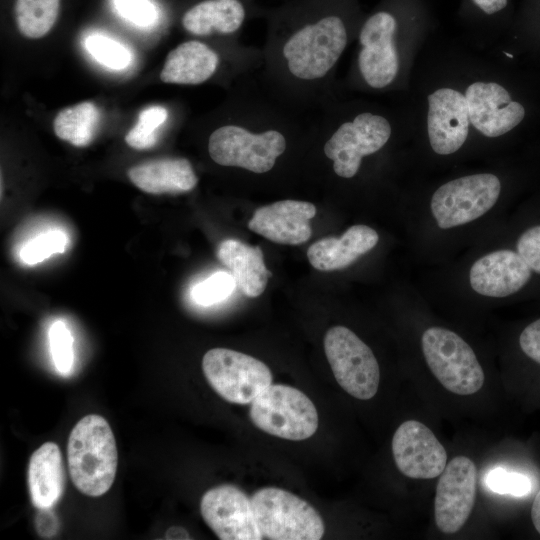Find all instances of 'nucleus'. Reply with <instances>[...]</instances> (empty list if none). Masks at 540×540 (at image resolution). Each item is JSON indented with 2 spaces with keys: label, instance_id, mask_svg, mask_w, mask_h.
<instances>
[{
  "label": "nucleus",
  "instance_id": "nucleus-37",
  "mask_svg": "<svg viewBox=\"0 0 540 540\" xmlns=\"http://www.w3.org/2000/svg\"><path fill=\"white\" fill-rule=\"evenodd\" d=\"M532 523L540 534V489L538 490L531 508Z\"/></svg>",
  "mask_w": 540,
  "mask_h": 540
},
{
  "label": "nucleus",
  "instance_id": "nucleus-32",
  "mask_svg": "<svg viewBox=\"0 0 540 540\" xmlns=\"http://www.w3.org/2000/svg\"><path fill=\"white\" fill-rule=\"evenodd\" d=\"M117 12L135 25L147 27L158 17L156 7L149 0H114Z\"/></svg>",
  "mask_w": 540,
  "mask_h": 540
},
{
  "label": "nucleus",
  "instance_id": "nucleus-35",
  "mask_svg": "<svg viewBox=\"0 0 540 540\" xmlns=\"http://www.w3.org/2000/svg\"><path fill=\"white\" fill-rule=\"evenodd\" d=\"M51 509H39L40 511L35 518L36 530L40 536L45 538L55 536L60 528V521Z\"/></svg>",
  "mask_w": 540,
  "mask_h": 540
},
{
  "label": "nucleus",
  "instance_id": "nucleus-18",
  "mask_svg": "<svg viewBox=\"0 0 540 540\" xmlns=\"http://www.w3.org/2000/svg\"><path fill=\"white\" fill-rule=\"evenodd\" d=\"M531 275L532 270L517 251L500 249L474 262L469 272V282L480 295L502 298L520 291Z\"/></svg>",
  "mask_w": 540,
  "mask_h": 540
},
{
  "label": "nucleus",
  "instance_id": "nucleus-33",
  "mask_svg": "<svg viewBox=\"0 0 540 540\" xmlns=\"http://www.w3.org/2000/svg\"><path fill=\"white\" fill-rule=\"evenodd\" d=\"M516 249L529 268L540 274V225L525 230L516 242Z\"/></svg>",
  "mask_w": 540,
  "mask_h": 540
},
{
  "label": "nucleus",
  "instance_id": "nucleus-16",
  "mask_svg": "<svg viewBox=\"0 0 540 540\" xmlns=\"http://www.w3.org/2000/svg\"><path fill=\"white\" fill-rule=\"evenodd\" d=\"M470 127L465 95L442 87L428 96L427 133L432 150L450 155L465 143Z\"/></svg>",
  "mask_w": 540,
  "mask_h": 540
},
{
  "label": "nucleus",
  "instance_id": "nucleus-15",
  "mask_svg": "<svg viewBox=\"0 0 540 540\" xmlns=\"http://www.w3.org/2000/svg\"><path fill=\"white\" fill-rule=\"evenodd\" d=\"M465 98L470 124L482 135L496 138L518 126L525 117V108L513 101L499 83L477 81L471 83Z\"/></svg>",
  "mask_w": 540,
  "mask_h": 540
},
{
  "label": "nucleus",
  "instance_id": "nucleus-19",
  "mask_svg": "<svg viewBox=\"0 0 540 540\" xmlns=\"http://www.w3.org/2000/svg\"><path fill=\"white\" fill-rule=\"evenodd\" d=\"M225 51L217 50L198 39L182 42L168 53L160 72V79L168 84H203L214 78L222 69Z\"/></svg>",
  "mask_w": 540,
  "mask_h": 540
},
{
  "label": "nucleus",
  "instance_id": "nucleus-1",
  "mask_svg": "<svg viewBox=\"0 0 540 540\" xmlns=\"http://www.w3.org/2000/svg\"><path fill=\"white\" fill-rule=\"evenodd\" d=\"M363 16L359 0H287L264 7L258 80L280 101L314 113L337 96V66Z\"/></svg>",
  "mask_w": 540,
  "mask_h": 540
},
{
  "label": "nucleus",
  "instance_id": "nucleus-14",
  "mask_svg": "<svg viewBox=\"0 0 540 540\" xmlns=\"http://www.w3.org/2000/svg\"><path fill=\"white\" fill-rule=\"evenodd\" d=\"M392 453L399 471L412 479L438 477L446 467L447 453L422 422L407 420L395 431Z\"/></svg>",
  "mask_w": 540,
  "mask_h": 540
},
{
  "label": "nucleus",
  "instance_id": "nucleus-11",
  "mask_svg": "<svg viewBox=\"0 0 540 540\" xmlns=\"http://www.w3.org/2000/svg\"><path fill=\"white\" fill-rule=\"evenodd\" d=\"M477 468L466 456L453 458L440 474L434 501L435 522L445 534L458 532L468 520L476 498Z\"/></svg>",
  "mask_w": 540,
  "mask_h": 540
},
{
  "label": "nucleus",
  "instance_id": "nucleus-4",
  "mask_svg": "<svg viewBox=\"0 0 540 540\" xmlns=\"http://www.w3.org/2000/svg\"><path fill=\"white\" fill-rule=\"evenodd\" d=\"M67 461L74 486L90 497L104 495L117 471L118 453L113 431L98 414L82 417L67 442Z\"/></svg>",
  "mask_w": 540,
  "mask_h": 540
},
{
  "label": "nucleus",
  "instance_id": "nucleus-22",
  "mask_svg": "<svg viewBox=\"0 0 540 540\" xmlns=\"http://www.w3.org/2000/svg\"><path fill=\"white\" fill-rule=\"evenodd\" d=\"M127 175L140 190L150 194H180L198 183L191 162L186 158H164L131 167Z\"/></svg>",
  "mask_w": 540,
  "mask_h": 540
},
{
  "label": "nucleus",
  "instance_id": "nucleus-2",
  "mask_svg": "<svg viewBox=\"0 0 540 540\" xmlns=\"http://www.w3.org/2000/svg\"><path fill=\"white\" fill-rule=\"evenodd\" d=\"M312 117L270 94L256 73L239 82L224 119L209 132L208 155L219 166L268 175L297 145L309 143Z\"/></svg>",
  "mask_w": 540,
  "mask_h": 540
},
{
  "label": "nucleus",
  "instance_id": "nucleus-34",
  "mask_svg": "<svg viewBox=\"0 0 540 540\" xmlns=\"http://www.w3.org/2000/svg\"><path fill=\"white\" fill-rule=\"evenodd\" d=\"M519 345L529 358L540 364V318L523 329Z\"/></svg>",
  "mask_w": 540,
  "mask_h": 540
},
{
  "label": "nucleus",
  "instance_id": "nucleus-3",
  "mask_svg": "<svg viewBox=\"0 0 540 540\" xmlns=\"http://www.w3.org/2000/svg\"><path fill=\"white\" fill-rule=\"evenodd\" d=\"M418 13L419 0H382L363 16L356 34V86L383 91L394 85L401 66L399 39Z\"/></svg>",
  "mask_w": 540,
  "mask_h": 540
},
{
  "label": "nucleus",
  "instance_id": "nucleus-8",
  "mask_svg": "<svg viewBox=\"0 0 540 540\" xmlns=\"http://www.w3.org/2000/svg\"><path fill=\"white\" fill-rule=\"evenodd\" d=\"M324 350L338 384L351 396L369 400L377 393L379 364L370 347L344 326L330 328Z\"/></svg>",
  "mask_w": 540,
  "mask_h": 540
},
{
  "label": "nucleus",
  "instance_id": "nucleus-27",
  "mask_svg": "<svg viewBox=\"0 0 540 540\" xmlns=\"http://www.w3.org/2000/svg\"><path fill=\"white\" fill-rule=\"evenodd\" d=\"M69 244L67 234L59 229L48 230L27 241L19 250V259L35 265L52 255L63 253Z\"/></svg>",
  "mask_w": 540,
  "mask_h": 540
},
{
  "label": "nucleus",
  "instance_id": "nucleus-26",
  "mask_svg": "<svg viewBox=\"0 0 540 540\" xmlns=\"http://www.w3.org/2000/svg\"><path fill=\"white\" fill-rule=\"evenodd\" d=\"M168 110L163 106L143 109L136 125L126 134L125 142L136 150H147L158 141V129L166 122Z\"/></svg>",
  "mask_w": 540,
  "mask_h": 540
},
{
  "label": "nucleus",
  "instance_id": "nucleus-13",
  "mask_svg": "<svg viewBox=\"0 0 540 540\" xmlns=\"http://www.w3.org/2000/svg\"><path fill=\"white\" fill-rule=\"evenodd\" d=\"M257 0H198L182 14V28L199 38H224L235 42L247 23L262 18Z\"/></svg>",
  "mask_w": 540,
  "mask_h": 540
},
{
  "label": "nucleus",
  "instance_id": "nucleus-6",
  "mask_svg": "<svg viewBox=\"0 0 540 540\" xmlns=\"http://www.w3.org/2000/svg\"><path fill=\"white\" fill-rule=\"evenodd\" d=\"M421 347L430 371L445 389L471 395L482 388L484 371L473 349L458 334L430 327L422 334Z\"/></svg>",
  "mask_w": 540,
  "mask_h": 540
},
{
  "label": "nucleus",
  "instance_id": "nucleus-21",
  "mask_svg": "<svg viewBox=\"0 0 540 540\" xmlns=\"http://www.w3.org/2000/svg\"><path fill=\"white\" fill-rule=\"evenodd\" d=\"M27 483L37 509L53 508L61 499L66 483L62 453L54 442H45L31 455Z\"/></svg>",
  "mask_w": 540,
  "mask_h": 540
},
{
  "label": "nucleus",
  "instance_id": "nucleus-29",
  "mask_svg": "<svg viewBox=\"0 0 540 540\" xmlns=\"http://www.w3.org/2000/svg\"><path fill=\"white\" fill-rule=\"evenodd\" d=\"M235 286L232 274L218 271L194 285L191 289V298L198 305L211 306L227 299Z\"/></svg>",
  "mask_w": 540,
  "mask_h": 540
},
{
  "label": "nucleus",
  "instance_id": "nucleus-36",
  "mask_svg": "<svg viewBox=\"0 0 540 540\" xmlns=\"http://www.w3.org/2000/svg\"><path fill=\"white\" fill-rule=\"evenodd\" d=\"M476 14L487 18L495 17L507 9L510 0H467Z\"/></svg>",
  "mask_w": 540,
  "mask_h": 540
},
{
  "label": "nucleus",
  "instance_id": "nucleus-23",
  "mask_svg": "<svg viewBox=\"0 0 540 540\" xmlns=\"http://www.w3.org/2000/svg\"><path fill=\"white\" fill-rule=\"evenodd\" d=\"M217 257L231 271L236 286L245 296L254 298L264 292L270 272L260 247L226 239L219 244Z\"/></svg>",
  "mask_w": 540,
  "mask_h": 540
},
{
  "label": "nucleus",
  "instance_id": "nucleus-17",
  "mask_svg": "<svg viewBox=\"0 0 540 540\" xmlns=\"http://www.w3.org/2000/svg\"><path fill=\"white\" fill-rule=\"evenodd\" d=\"M315 215L314 204L284 199L257 208L248 228L274 243L298 245L311 237L310 220Z\"/></svg>",
  "mask_w": 540,
  "mask_h": 540
},
{
  "label": "nucleus",
  "instance_id": "nucleus-30",
  "mask_svg": "<svg viewBox=\"0 0 540 540\" xmlns=\"http://www.w3.org/2000/svg\"><path fill=\"white\" fill-rule=\"evenodd\" d=\"M51 356L56 370L68 375L74 363L73 337L62 321L53 323L49 330Z\"/></svg>",
  "mask_w": 540,
  "mask_h": 540
},
{
  "label": "nucleus",
  "instance_id": "nucleus-20",
  "mask_svg": "<svg viewBox=\"0 0 540 540\" xmlns=\"http://www.w3.org/2000/svg\"><path fill=\"white\" fill-rule=\"evenodd\" d=\"M378 241V233L373 228L353 225L341 237H327L313 243L307 250V257L317 270H339L369 252Z\"/></svg>",
  "mask_w": 540,
  "mask_h": 540
},
{
  "label": "nucleus",
  "instance_id": "nucleus-24",
  "mask_svg": "<svg viewBox=\"0 0 540 540\" xmlns=\"http://www.w3.org/2000/svg\"><path fill=\"white\" fill-rule=\"evenodd\" d=\"M100 123V111L91 101L62 109L53 121L55 135L76 147L93 141Z\"/></svg>",
  "mask_w": 540,
  "mask_h": 540
},
{
  "label": "nucleus",
  "instance_id": "nucleus-38",
  "mask_svg": "<svg viewBox=\"0 0 540 540\" xmlns=\"http://www.w3.org/2000/svg\"><path fill=\"white\" fill-rule=\"evenodd\" d=\"M166 539H188V532L182 527H171L166 531Z\"/></svg>",
  "mask_w": 540,
  "mask_h": 540
},
{
  "label": "nucleus",
  "instance_id": "nucleus-31",
  "mask_svg": "<svg viewBox=\"0 0 540 540\" xmlns=\"http://www.w3.org/2000/svg\"><path fill=\"white\" fill-rule=\"evenodd\" d=\"M486 484L496 493L516 497H522L531 491V482L527 476L503 468L491 470L486 475Z\"/></svg>",
  "mask_w": 540,
  "mask_h": 540
},
{
  "label": "nucleus",
  "instance_id": "nucleus-5",
  "mask_svg": "<svg viewBox=\"0 0 540 540\" xmlns=\"http://www.w3.org/2000/svg\"><path fill=\"white\" fill-rule=\"evenodd\" d=\"M258 528L270 540H319L325 532L319 513L297 495L276 487L257 490L251 497Z\"/></svg>",
  "mask_w": 540,
  "mask_h": 540
},
{
  "label": "nucleus",
  "instance_id": "nucleus-12",
  "mask_svg": "<svg viewBox=\"0 0 540 540\" xmlns=\"http://www.w3.org/2000/svg\"><path fill=\"white\" fill-rule=\"evenodd\" d=\"M205 523L221 540H260L251 498L239 487L222 484L206 491L200 501Z\"/></svg>",
  "mask_w": 540,
  "mask_h": 540
},
{
  "label": "nucleus",
  "instance_id": "nucleus-9",
  "mask_svg": "<svg viewBox=\"0 0 540 540\" xmlns=\"http://www.w3.org/2000/svg\"><path fill=\"white\" fill-rule=\"evenodd\" d=\"M202 370L213 390L231 403H251L272 384V373L265 363L227 348L207 351Z\"/></svg>",
  "mask_w": 540,
  "mask_h": 540
},
{
  "label": "nucleus",
  "instance_id": "nucleus-28",
  "mask_svg": "<svg viewBox=\"0 0 540 540\" xmlns=\"http://www.w3.org/2000/svg\"><path fill=\"white\" fill-rule=\"evenodd\" d=\"M84 46L97 62L110 69H124L130 64L132 59L131 52L127 47L102 34H91L87 36Z\"/></svg>",
  "mask_w": 540,
  "mask_h": 540
},
{
  "label": "nucleus",
  "instance_id": "nucleus-25",
  "mask_svg": "<svg viewBox=\"0 0 540 540\" xmlns=\"http://www.w3.org/2000/svg\"><path fill=\"white\" fill-rule=\"evenodd\" d=\"M60 0H16L15 21L19 32L28 39L44 37L57 21Z\"/></svg>",
  "mask_w": 540,
  "mask_h": 540
},
{
  "label": "nucleus",
  "instance_id": "nucleus-7",
  "mask_svg": "<svg viewBox=\"0 0 540 540\" xmlns=\"http://www.w3.org/2000/svg\"><path fill=\"white\" fill-rule=\"evenodd\" d=\"M250 419L260 430L287 440H304L318 428L313 402L300 390L271 384L252 402Z\"/></svg>",
  "mask_w": 540,
  "mask_h": 540
},
{
  "label": "nucleus",
  "instance_id": "nucleus-10",
  "mask_svg": "<svg viewBox=\"0 0 540 540\" xmlns=\"http://www.w3.org/2000/svg\"><path fill=\"white\" fill-rule=\"evenodd\" d=\"M500 192L496 175H466L442 184L433 193L430 208L438 227L450 229L483 216L495 205Z\"/></svg>",
  "mask_w": 540,
  "mask_h": 540
}]
</instances>
